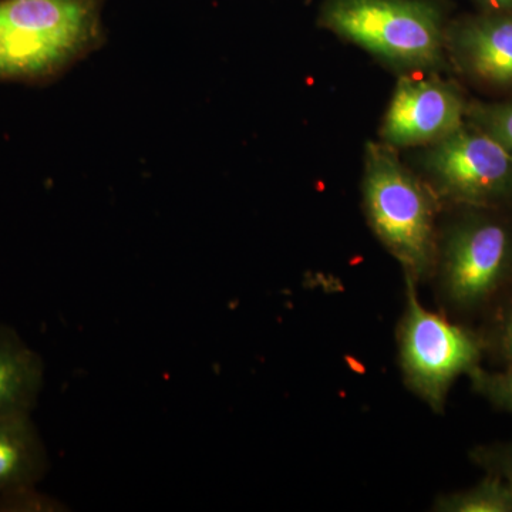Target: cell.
Segmentation results:
<instances>
[{
    "instance_id": "cell-2",
    "label": "cell",
    "mask_w": 512,
    "mask_h": 512,
    "mask_svg": "<svg viewBox=\"0 0 512 512\" xmlns=\"http://www.w3.org/2000/svg\"><path fill=\"white\" fill-rule=\"evenodd\" d=\"M320 25L400 69L426 72L443 64L447 30L430 0H328Z\"/></svg>"
},
{
    "instance_id": "cell-9",
    "label": "cell",
    "mask_w": 512,
    "mask_h": 512,
    "mask_svg": "<svg viewBox=\"0 0 512 512\" xmlns=\"http://www.w3.org/2000/svg\"><path fill=\"white\" fill-rule=\"evenodd\" d=\"M45 382V365L15 329L0 325V419L32 414Z\"/></svg>"
},
{
    "instance_id": "cell-3",
    "label": "cell",
    "mask_w": 512,
    "mask_h": 512,
    "mask_svg": "<svg viewBox=\"0 0 512 512\" xmlns=\"http://www.w3.org/2000/svg\"><path fill=\"white\" fill-rule=\"evenodd\" d=\"M363 197L373 231L407 278L426 274L436 252V204L430 188L387 144L367 143Z\"/></svg>"
},
{
    "instance_id": "cell-4",
    "label": "cell",
    "mask_w": 512,
    "mask_h": 512,
    "mask_svg": "<svg viewBox=\"0 0 512 512\" xmlns=\"http://www.w3.org/2000/svg\"><path fill=\"white\" fill-rule=\"evenodd\" d=\"M407 286L409 306L400 333L404 373L423 399L441 407L454 380L477 369L484 342L470 330L423 308L412 278H407Z\"/></svg>"
},
{
    "instance_id": "cell-1",
    "label": "cell",
    "mask_w": 512,
    "mask_h": 512,
    "mask_svg": "<svg viewBox=\"0 0 512 512\" xmlns=\"http://www.w3.org/2000/svg\"><path fill=\"white\" fill-rule=\"evenodd\" d=\"M103 0H0V82L46 84L106 42Z\"/></svg>"
},
{
    "instance_id": "cell-11",
    "label": "cell",
    "mask_w": 512,
    "mask_h": 512,
    "mask_svg": "<svg viewBox=\"0 0 512 512\" xmlns=\"http://www.w3.org/2000/svg\"><path fill=\"white\" fill-rule=\"evenodd\" d=\"M443 510L456 512H512V487L498 476L485 478L483 483L451 495Z\"/></svg>"
},
{
    "instance_id": "cell-14",
    "label": "cell",
    "mask_w": 512,
    "mask_h": 512,
    "mask_svg": "<svg viewBox=\"0 0 512 512\" xmlns=\"http://www.w3.org/2000/svg\"><path fill=\"white\" fill-rule=\"evenodd\" d=\"M63 504L46 497L36 487L22 488L0 498V511H64Z\"/></svg>"
},
{
    "instance_id": "cell-8",
    "label": "cell",
    "mask_w": 512,
    "mask_h": 512,
    "mask_svg": "<svg viewBox=\"0 0 512 512\" xmlns=\"http://www.w3.org/2000/svg\"><path fill=\"white\" fill-rule=\"evenodd\" d=\"M446 49L473 79L512 86V13L458 22L446 32Z\"/></svg>"
},
{
    "instance_id": "cell-6",
    "label": "cell",
    "mask_w": 512,
    "mask_h": 512,
    "mask_svg": "<svg viewBox=\"0 0 512 512\" xmlns=\"http://www.w3.org/2000/svg\"><path fill=\"white\" fill-rule=\"evenodd\" d=\"M443 275L448 296L457 306H483L512 275L511 229L487 215L458 222L444 247Z\"/></svg>"
},
{
    "instance_id": "cell-15",
    "label": "cell",
    "mask_w": 512,
    "mask_h": 512,
    "mask_svg": "<svg viewBox=\"0 0 512 512\" xmlns=\"http://www.w3.org/2000/svg\"><path fill=\"white\" fill-rule=\"evenodd\" d=\"M480 460L512 487V443L481 451Z\"/></svg>"
},
{
    "instance_id": "cell-10",
    "label": "cell",
    "mask_w": 512,
    "mask_h": 512,
    "mask_svg": "<svg viewBox=\"0 0 512 512\" xmlns=\"http://www.w3.org/2000/svg\"><path fill=\"white\" fill-rule=\"evenodd\" d=\"M32 414L0 419V498L36 487L49 470V456Z\"/></svg>"
},
{
    "instance_id": "cell-12",
    "label": "cell",
    "mask_w": 512,
    "mask_h": 512,
    "mask_svg": "<svg viewBox=\"0 0 512 512\" xmlns=\"http://www.w3.org/2000/svg\"><path fill=\"white\" fill-rule=\"evenodd\" d=\"M468 123L490 134L512 154V101L467 106Z\"/></svg>"
},
{
    "instance_id": "cell-13",
    "label": "cell",
    "mask_w": 512,
    "mask_h": 512,
    "mask_svg": "<svg viewBox=\"0 0 512 512\" xmlns=\"http://www.w3.org/2000/svg\"><path fill=\"white\" fill-rule=\"evenodd\" d=\"M470 375L478 393L512 413V366L500 373H488L477 367Z\"/></svg>"
},
{
    "instance_id": "cell-17",
    "label": "cell",
    "mask_w": 512,
    "mask_h": 512,
    "mask_svg": "<svg viewBox=\"0 0 512 512\" xmlns=\"http://www.w3.org/2000/svg\"><path fill=\"white\" fill-rule=\"evenodd\" d=\"M480 2L494 10H503V12L512 10V0H480Z\"/></svg>"
},
{
    "instance_id": "cell-7",
    "label": "cell",
    "mask_w": 512,
    "mask_h": 512,
    "mask_svg": "<svg viewBox=\"0 0 512 512\" xmlns=\"http://www.w3.org/2000/svg\"><path fill=\"white\" fill-rule=\"evenodd\" d=\"M466 113V101L454 84L434 74H404L387 107L380 137L394 150L431 146L463 126Z\"/></svg>"
},
{
    "instance_id": "cell-16",
    "label": "cell",
    "mask_w": 512,
    "mask_h": 512,
    "mask_svg": "<svg viewBox=\"0 0 512 512\" xmlns=\"http://www.w3.org/2000/svg\"><path fill=\"white\" fill-rule=\"evenodd\" d=\"M495 346L505 362L512 366V296L498 316Z\"/></svg>"
},
{
    "instance_id": "cell-5",
    "label": "cell",
    "mask_w": 512,
    "mask_h": 512,
    "mask_svg": "<svg viewBox=\"0 0 512 512\" xmlns=\"http://www.w3.org/2000/svg\"><path fill=\"white\" fill-rule=\"evenodd\" d=\"M420 163L451 200L488 207L512 197V154L474 124L427 146Z\"/></svg>"
}]
</instances>
